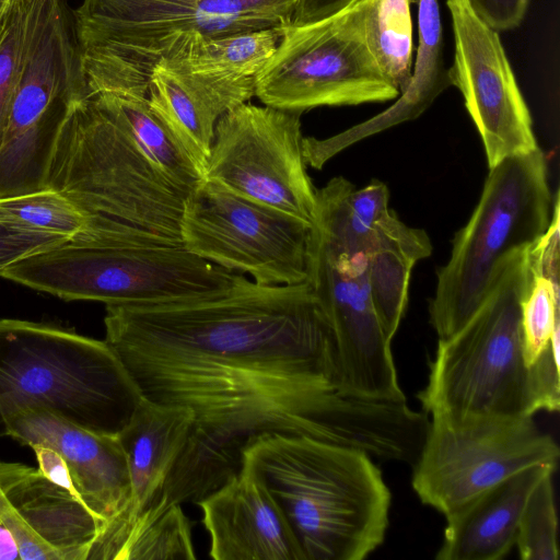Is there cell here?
<instances>
[{
    "label": "cell",
    "mask_w": 560,
    "mask_h": 560,
    "mask_svg": "<svg viewBox=\"0 0 560 560\" xmlns=\"http://www.w3.org/2000/svg\"><path fill=\"white\" fill-rule=\"evenodd\" d=\"M0 491L21 560H88L103 524L69 490L38 468L0 462Z\"/></svg>",
    "instance_id": "e0dca14e"
},
{
    "label": "cell",
    "mask_w": 560,
    "mask_h": 560,
    "mask_svg": "<svg viewBox=\"0 0 560 560\" xmlns=\"http://www.w3.org/2000/svg\"><path fill=\"white\" fill-rule=\"evenodd\" d=\"M46 186L66 196L84 219L72 243L183 246L180 221L190 191L155 168L90 93L74 104L57 137Z\"/></svg>",
    "instance_id": "7a4b0ae2"
},
{
    "label": "cell",
    "mask_w": 560,
    "mask_h": 560,
    "mask_svg": "<svg viewBox=\"0 0 560 560\" xmlns=\"http://www.w3.org/2000/svg\"><path fill=\"white\" fill-rule=\"evenodd\" d=\"M364 252L376 314L392 340L407 306L411 270L431 255L432 245L423 230L407 225L388 209L376 222Z\"/></svg>",
    "instance_id": "7402d4cb"
},
{
    "label": "cell",
    "mask_w": 560,
    "mask_h": 560,
    "mask_svg": "<svg viewBox=\"0 0 560 560\" xmlns=\"http://www.w3.org/2000/svg\"><path fill=\"white\" fill-rule=\"evenodd\" d=\"M147 98L205 175L215 125L223 115L161 60L149 74Z\"/></svg>",
    "instance_id": "d4e9b609"
},
{
    "label": "cell",
    "mask_w": 560,
    "mask_h": 560,
    "mask_svg": "<svg viewBox=\"0 0 560 560\" xmlns=\"http://www.w3.org/2000/svg\"><path fill=\"white\" fill-rule=\"evenodd\" d=\"M240 273L184 246L98 247L65 242L2 270L0 276L62 300L147 305L209 296Z\"/></svg>",
    "instance_id": "ba28073f"
},
{
    "label": "cell",
    "mask_w": 560,
    "mask_h": 560,
    "mask_svg": "<svg viewBox=\"0 0 560 560\" xmlns=\"http://www.w3.org/2000/svg\"><path fill=\"white\" fill-rule=\"evenodd\" d=\"M0 433L30 448L51 451L65 468L68 490L101 521L102 530L125 512L130 476L117 435L85 429L38 405L15 402L0 404Z\"/></svg>",
    "instance_id": "2e32d148"
},
{
    "label": "cell",
    "mask_w": 560,
    "mask_h": 560,
    "mask_svg": "<svg viewBox=\"0 0 560 560\" xmlns=\"http://www.w3.org/2000/svg\"><path fill=\"white\" fill-rule=\"evenodd\" d=\"M8 1H9V0H8ZM8 1H7V2H8ZM7 2H5L4 4H2V5H0V19H1V16H2V13H3L4 9H5Z\"/></svg>",
    "instance_id": "d590c367"
},
{
    "label": "cell",
    "mask_w": 560,
    "mask_h": 560,
    "mask_svg": "<svg viewBox=\"0 0 560 560\" xmlns=\"http://www.w3.org/2000/svg\"><path fill=\"white\" fill-rule=\"evenodd\" d=\"M307 282L329 324L343 390L376 400H406L392 340L374 306L365 252L312 225Z\"/></svg>",
    "instance_id": "5bb4252c"
},
{
    "label": "cell",
    "mask_w": 560,
    "mask_h": 560,
    "mask_svg": "<svg viewBox=\"0 0 560 560\" xmlns=\"http://www.w3.org/2000/svg\"><path fill=\"white\" fill-rule=\"evenodd\" d=\"M556 467L524 469L445 515L439 560H499L515 546L518 521L536 485Z\"/></svg>",
    "instance_id": "44dd1931"
},
{
    "label": "cell",
    "mask_w": 560,
    "mask_h": 560,
    "mask_svg": "<svg viewBox=\"0 0 560 560\" xmlns=\"http://www.w3.org/2000/svg\"><path fill=\"white\" fill-rule=\"evenodd\" d=\"M410 0H365L363 32L382 72L402 93L412 74Z\"/></svg>",
    "instance_id": "484cf974"
},
{
    "label": "cell",
    "mask_w": 560,
    "mask_h": 560,
    "mask_svg": "<svg viewBox=\"0 0 560 560\" xmlns=\"http://www.w3.org/2000/svg\"><path fill=\"white\" fill-rule=\"evenodd\" d=\"M559 456L533 417L434 413L411 485L423 504L445 516L524 469L557 467Z\"/></svg>",
    "instance_id": "8fae6325"
},
{
    "label": "cell",
    "mask_w": 560,
    "mask_h": 560,
    "mask_svg": "<svg viewBox=\"0 0 560 560\" xmlns=\"http://www.w3.org/2000/svg\"><path fill=\"white\" fill-rule=\"evenodd\" d=\"M129 135L150 163L170 180L190 191L205 179L171 129L150 108L147 93L92 94Z\"/></svg>",
    "instance_id": "cb8c5ba5"
},
{
    "label": "cell",
    "mask_w": 560,
    "mask_h": 560,
    "mask_svg": "<svg viewBox=\"0 0 560 560\" xmlns=\"http://www.w3.org/2000/svg\"><path fill=\"white\" fill-rule=\"evenodd\" d=\"M35 0H9L0 19V145L21 73Z\"/></svg>",
    "instance_id": "4dcf8cb0"
},
{
    "label": "cell",
    "mask_w": 560,
    "mask_h": 560,
    "mask_svg": "<svg viewBox=\"0 0 560 560\" xmlns=\"http://www.w3.org/2000/svg\"><path fill=\"white\" fill-rule=\"evenodd\" d=\"M243 456L278 502L306 560H362L383 544L392 497L366 453L265 434Z\"/></svg>",
    "instance_id": "3957f363"
},
{
    "label": "cell",
    "mask_w": 560,
    "mask_h": 560,
    "mask_svg": "<svg viewBox=\"0 0 560 560\" xmlns=\"http://www.w3.org/2000/svg\"><path fill=\"white\" fill-rule=\"evenodd\" d=\"M105 341L147 399L194 422L158 503H198L236 474L265 434L308 436L408 462L422 420L406 400L343 390L329 324L308 282L264 285L242 273L220 293L106 305Z\"/></svg>",
    "instance_id": "6da1fadb"
},
{
    "label": "cell",
    "mask_w": 560,
    "mask_h": 560,
    "mask_svg": "<svg viewBox=\"0 0 560 560\" xmlns=\"http://www.w3.org/2000/svg\"><path fill=\"white\" fill-rule=\"evenodd\" d=\"M485 182L480 199L438 271L430 323L439 339L457 331L489 292L505 259L533 246L548 230L555 202L544 152L502 160Z\"/></svg>",
    "instance_id": "8992f818"
},
{
    "label": "cell",
    "mask_w": 560,
    "mask_h": 560,
    "mask_svg": "<svg viewBox=\"0 0 560 560\" xmlns=\"http://www.w3.org/2000/svg\"><path fill=\"white\" fill-rule=\"evenodd\" d=\"M194 422L186 407L151 401L143 397L117 435L130 476V501L125 512L100 533L89 560H115L129 527L155 506L180 456Z\"/></svg>",
    "instance_id": "d6986e66"
},
{
    "label": "cell",
    "mask_w": 560,
    "mask_h": 560,
    "mask_svg": "<svg viewBox=\"0 0 560 560\" xmlns=\"http://www.w3.org/2000/svg\"><path fill=\"white\" fill-rule=\"evenodd\" d=\"M214 560H306L281 508L244 457L240 470L198 503Z\"/></svg>",
    "instance_id": "ac0fdd59"
},
{
    "label": "cell",
    "mask_w": 560,
    "mask_h": 560,
    "mask_svg": "<svg viewBox=\"0 0 560 560\" xmlns=\"http://www.w3.org/2000/svg\"><path fill=\"white\" fill-rule=\"evenodd\" d=\"M418 35L419 45L406 90L387 110L360 126L331 137L337 150L343 149L350 140L416 118L451 85L448 69L445 68L443 59L442 23L438 0H418Z\"/></svg>",
    "instance_id": "603a6c76"
},
{
    "label": "cell",
    "mask_w": 560,
    "mask_h": 560,
    "mask_svg": "<svg viewBox=\"0 0 560 560\" xmlns=\"http://www.w3.org/2000/svg\"><path fill=\"white\" fill-rule=\"evenodd\" d=\"M62 0H35L21 73L0 145V198L47 189L57 137L89 94Z\"/></svg>",
    "instance_id": "9c48e42d"
},
{
    "label": "cell",
    "mask_w": 560,
    "mask_h": 560,
    "mask_svg": "<svg viewBox=\"0 0 560 560\" xmlns=\"http://www.w3.org/2000/svg\"><path fill=\"white\" fill-rule=\"evenodd\" d=\"M352 0H299L291 22L322 18L341 9Z\"/></svg>",
    "instance_id": "836d02e7"
},
{
    "label": "cell",
    "mask_w": 560,
    "mask_h": 560,
    "mask_svg": "<svg viewBox=\"0 0 560 560\" xmlns=\"http://www.w3.org/2000/svg\"><path fill=\"white\" fill-rule=\"evenodd\" d=\"M530 247L510 255L470 318L439 339L428 383L417 395L425 413L535 415L521 335V302L533 278Z\"/></svg>",
    "instance_id": "277c9868"
},
{
    "label": "cell",
    "mask_w": 560,
    "mask_h": 560,
    "mask_svg": "<svg viewBox=\"0 0 560 560\" xmlns=\"http://www.w3.org/2000/svg\"><path fill=\"white\" fill-rule=\"evenodd\" d=\"M270 28L259 0H82L73 31L91 94L148 90L149 74L174 37H219Z\"/></svg>",
    "instance_id": "52a82bcc"
},
{
    "label": "cell",
    "mask_w": 560,
    "mask_h": 560,
    "mask_svg": "<svg viewBox=\"0 0 560 560\" xmlns=\"http://www.w3.org/2000/svg\"><path fill=\"white\" fill-rule=\"evenodd\" d=\"M300 112L241 104L217 122L205 178L313 224L316 188L303 153Z\"/></svg>",
    "instance_id": "4fadbf2b"
},
{
    "label": "cell",
    "mask_w": 560,
    "mask_h": 560,
    "mask_svg": "<svg viewBox=\"0 0 560 560\" xmlns=\"http://www.w3.org/2000/svg\"><path fill=\"white\" fill-rule=\"evenodd\" d=\"M446 4L454 37L451 85L464 97L489 168L509 156L536 150L532 116L499 33L467 0H447Z\"/></svg>",
    "instance_id": "9a60e30c"
},
{
    "label": "cell",
    "mask_w": 560,
    "mask_h": 560,
    "mask_svg": "<svg viewBox=\"0 0 560 560\" xmlns=\"http://www.w3.org/2000/svg\"><path fill=\"white\" fill-rule=\"evenodd\" d=\"M311 230L206 178L188 194L180 221L188 252L264 285L307 282Z\"/></svg>",
    "instance_id": "7c38bea8"
},
{
    "label": "cell",
    "mask_w": 560,
    "mask_h": 560,
    "mask_svg": "<svg viewBox=\"0 0 560 560\" xmlns=\"http://www.w3.org/2000/svg\"><path fill=\"white\" fill-rule=\"evenodd\" d=\"M70 238L61 235L23 231L0 222V272L8 267Z\"/></svg>",
    "instance_id": "1f68e13d"
},
{
    "label": "cell",
    "mask_w": 560,
    "mask_h": 560,
    "mask_svg": "<svg viewBox=\"0 0 560 560\" xmlns=\"http://www.w3.org/2000/svg\"><path fill=\"white\" fill-rule=\"evenodd\" d=\"M0 560H21L18 540L0 518Z\"/></svg>",
    "instance_id": "e575fe53"
},
{
    "label": "cell",
    "mask_w": 560,
    "mask_h": 560,
    "mask_svg": "<svg viewBox=\"0 0 560 560\" xmlns=\"http://www.w3.org/2000/svg\"><path fill=\"white\" fill-rule=\"evenodd\" d=\"M552 472L547 474L529 493L523 508L515 546L523 560H558V517Z\"/></svg>",
    "instance_id": "f546056e"
},
{
    "label": "cell",
    "mask_w": 560,
    "mask_h": 560,
    "mask_svg": "<svg viewBox=\"0 0 560 560\" xmlns=\"http://www.w3.org/2000/svg\"><path fill=\"white\" fill-rule=\"evenodd\" d=\"M8 0H0V5L4 4Z\"/></svg>",
    "instance_id": "8d00e7d4"
},
{
    "label": "cell",
    "mask_w": 560,
    "mask_h": 560,
    "mask_svg": "<svg viewBox=\"0 0 560 560\" xmlns=\"http://www.w3.org/2000/svg\"><path fill=\"white\" fill-rule=\"evenodd\" d=\"M474 11L497 32L517 27L529 0H467Z\"/></svg>",
    "instance_id": "d6a6232c"
},
{
    "label": "cell",
    "mask_w": 560,
    "mask_h": 560,
    "mask_svg": "<svg viewBox=\"0 0 560 560\" xmlns=\"http://www.w3.org/2000/svg\"><path fill=\"white\" fill-rule=\"evenodd\" d=\"M280 36V27L219 37L183 32L160 60L203 93L236 107L255 96L256 77L273 55Z\"/></svg>",
    "instance_id": "ffe728a7"
},
{
    "label": "cell",
    "mask_w": 560,
    "mask_h": 560,
    "mask_svg": "<svg viewBox=\"0 0 560 560\" xmlns=\"http://www.w3.org/2000/svg\"><path fill=\"white\" fill-rule=\"evenodd\" d=\"M559 334L558 272L533 270L530 285L521 302V335L523 355L532 365Z\"/></svg>",
    "instance_id": "f1b7e54d"
},
{
    "label": "cell",
    "mask_w": 560,
    "mask_h": 560,
    "mask_svg": "<svg viewBox=\"0 0 560 560\" xmlns=\"http://www.w3.org/2000/svg\"><path fill=\"white\" fill-rule=\"evenodd\" d=\"M0 222L23 231L70 240L84 229V219L77 207L51 188L0 198Z\"/></svg>",
    "instance_id": "83f0119b"
},
{
    "label": "cell",
    "mask_w": 560,
    "mask_h": 560,
    "mask_svg": "<svg viewBox=\"0 0 560 560\" xmlns=\"http://www.w3.org/2000/svg\"><path fill=\"white\" fill-rule=\"evenodd\" d=\"M191 527L182 504L143 515L130 526L115 560H195Z\"/></svg>",
    "instance_id": "4316f807"
},
{
    "label": "cell",
    "mask_w": 560,
    "mask_h": 560,
    "mask_svg": "<svg viewBox=\"0 0 560 560\" xmlns=\"http://www.w3.org/2000/svg\"><path fill=\"white\" fill-rule=\"evenodd\" d=\"M364 1L281 26L276 50L256 77L255 96L264 105L300 113L397 98L399 90L366 45Z\"/></svg>",
    "instance_id": "30bf717a"
},
{
    "label": "cell",
    "mask_w": 560,
    "mask_h": 560,
    "mask_svg": "<svg viewBox=\"0 0 560 560\" xmlns=\"http://www.w3.org/2000/svg\"><path fill=\"white\" fill-rule=\"evenodd\" d=\"M142 398L105 340L0 319V404L38 405L85 429L118 435Z\"/></svg>",
    "instance_id": "5b68a950"
}]
</instances>
